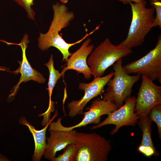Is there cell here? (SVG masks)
Instances as JSON below:
<instances>
[{
    "label": "cell",
    "instance_id": "obj_1",
    "mask_svg": "<svg viewBox=\"0 0 161 161\" xmlns=\"http://www.w3.org/2000/svg\"><path fill=\"white\" fill-rule=\"evenodd\" d=\"M52 7L54 12L53 19L48 31L44 34L39 33L38 40V47L43 51L48 50L52 47H55L63 55L62 61H65L72 54L69 52V48L80 43L94 31L87 33L82 39L75 43H67L59 33L62 29L69 25L75 18L74 13L69 11L68 7L63 3L57 2L53 4Z\"/></svg>",
    "mask_w": 161,
    "mask_h": 161
},
{
    "label": "cell",
    "instance_id": "obj_2",
    "mask_svg": "<svg viewBox=\"0 0 161 161\" xmlns=\"http://www.w3.org/2000/svg\"><path fill=\"white\" fill-rule=\"evenodd\" d=\"M132 18L126 38L118 45L130 49L140 46L153 27L155 11L147 8L145 0L139 3L129 2Z\"/></svg>",
    "mask_w": 161,
    "mask_h": 161
},
{
    "label": "cell",
    "instance_id": "obj_3",
    "mask_svg": "<svg viewBox=\"0 0 161 161\" xmlns=\"http://www.w3.org/2000/svg\"><path fill=\"white\" fill-rule=\"evenodd\" d=\"M132 52L131 49L115 45L106 38L92 52L87 61V64L94 78L100 77L109 67Z\"/></svg>",
    "mask_w": 161,
    "mask_h": 161
},
{
    "label": "cell",
    "instance_id": "obj_4",
    "mask_svg": "<svg viewBox=\"0 0 161 161\" xmlns=\"http://www.w3.org/2000/svg\"><path fill=\"white\" fill-rule=\"evenodd\" d=\"M76 161H107L112 148L110 141L95 133L76 132Z\"/></svg>",
    "mask_w": 161,
    "mask_h": 161
},
{
    "label": "cell",
    "instance_id": "obj_5",
    "mask_svg": "<svg viewBox=\"0 0 161 161\" xmlns=\"http://www.w3.org/2000/svg\"><path fill=\"white\" fill-rule=\"evenodd\" d=\"M122 58L113 64L114 78L107 83L108 87L103 94L102 100L113 102L118 108L122 105L125 99L131 96L132 88L139 80L141 75L137 74L130 75L123 69Z\"/></svg>",
    "mask_w": 161,
    "mask_h": 161
},
{
    "label": "cell",
    "instance_id": "obj_6",
    "mask_svg": "<svg viewBox=\"0 0 161 161\" xmlns=\"http://www.w3.org/2000/svg\"><path fill=\"white\" fill-rule=\"evenodd\" d=\"M154 48L140 58L122 67L128 74L136 73L145 77L153 81L161 83V35Z\"/></svg>",
    "mask_w": 161,
    "mask_h": 161
},
{
    "label": "cell",
    "instance_id": "obj_7",
    "mask_svg": "<svg viewBox=\"0 0 161 161\" xmlns=\"http://www.w3.org/2000/svg\"><path fill=\"white\" fill-rule=\"evenodd\" d=\"M87 112H83L84 117L82 121L76 125L71 127H65L61 124L62 118H58L56 122H52L49 125L51 129L62 131H68L82 126L85 127L89 124L97 125L101 122V117L108 114L118 109L113 102L102 99H96L87 108Z\"/></svg>",
    "mask_w": 161,
    "mask_h": 161
},
{
    "label": "cell",
    "instance_id": "obj_8",
    "mask_svg": "<svg viewBox=\"0 0 161 161\" xmlns=\"http://www.w3.org/2000/svg\"><path fill=\"white\" fill-rule=\"evenodd\" d=\"M136 100V98L134 96H131L126 99L123 105L115 111L109 113L105 120L98 124L93 126L90 129H96L106 125H114L115 127L111 132V134L113 135L123 126H135L140 117L136 114L134 111Z\"/></svg>",
    "mask_w": 161,
    "mask_h": 161
},
{
    "label": "cell",
    "instance_id": "obj_9",
    "mask_svg": "<svg viewBox=\"0 0 161 161\" xmlns=\"http://www.w3.org/2000/svg\"><path fill=\"white\" fill-rule=\"evenodd\" d=\"M114 74V72H112L104 76L94 78L90 83H80L78 89L84 91V95L80 100H72L68 103V116L72 118L78 115L82 114L83 109L87 103L103 92L105 86Z\"/></svg>",
    "mask_w": 161,
    "mask_h": 161
},
{
    "label": "cell",
    "instance_id": "obj_10",
    "mask_svg": "<svg viewBox=\"0 0 161 161\" xmlns=\"http://www.w3.org/2000/svg\"><path fill=\"white\" fill-rule=\"evenodd\" d=\"M141 77L142 83L134 109L136 114L140 117L148 114L153 107L161 103V86L145 76Z\"/></svg>",
    "mask_w": 161,
    "mask_h": 161
},
{
    "label": "cell",
    "instance_id": "obj_11",
    "mask_svg": "<svg viewBox=\"0 0 161 161\" xmlns=\"http://www.w3.org/2000/svg\"><path fill=\"white\" fill-rule=\"evenodd\" d=\"M91 42V39L88 38L83 42L80 47L72 53L70 58L65 61L67 63L62 67L63 68L61 72L63 77L66 71L72 69L78 73L82 74L86 79L90 78L91 71L87 64L86 60L88 56L92 53L94 48V45L90 44Z\"/></svg>",
    "mask_w": 161,
    "mask_h": 161
},
{
    "label": "cell",
    "instance_id": "obj_12",
    "mask_svg": "<svg viewBox=\"0 0 161 161\" xmlns=\"http://www.w3.org/2000/svg\"><path fill=\"white\" fill-rule=\"evenodd\" d=\"M29 42V36L27 34L24 35L19 43L14 44L6 42L7 44H16L20 46L22 52V60L18 61L20 65V66L13 72L15 74L20 73L21 76L18 82L14 87L13 90L10 95L9 97L13 96L16 94L20 84L23 82H26L32 80L40 83L45 82L46 79L43 75L32 68L27 58L26 50L28 47V44Z\"/></svg>",
    "mask_w": 161,
    "mask_h": 161
},
{
    "label": "cell",
    "instance_id": "obj_13",
    "mask_svg": "<svg viewBox=\"0 0 161 161\" xmlns=\"http://www.w3.org/2000/svg\"><path fill=\"white\" fill-rule=\"evenodd\" d=\"M50 136L47 138V143L43 156L45 158L54 161L56 152L69 144L75 143L76 131L74 129L62 131L48 129Z\"/></svg>",
    "mask_w": 161,
    "mask_h": 161
},
{
    "label": "cell",
    "instance_id": "obj_14",
    "mask_svg": "<svg viewBox=\"0 0 161 161\" xmlns=\"http://www.w3.org/2000/svg\"><path fill=\"white\" fill-rule=\"evenodd\" d=\"M58 115V112L57 109L52 118L43 129L40 130H36L33 126L28 122L25 117H21L20 119L19 123L28 127L34 138L35 149L32 157L33 161H39L41 160L46 146V130L50 123Z\"/></svg>",
    "mask_w": 161,
    "mask_h": 161
},
{
    "label": "cell",
    "instance_id": "obj_15",
    "mask_svg": "<svg viewBox=\"0 0 161 161\" xmlns=\"http://www.w3.org/2000/svg\"><path fill=\"white\" fill-rule=\"evenodd\" d=\"M152 121L148 114L140 117L138 121V125L142 132V138L137 151L146 157L154 154L156 149L151 138Z\"/></svg>",
    "mask_w": 161,
    "mask_h": 161
},
{
    "label": "cell",
    "instance_id": "obj_16",
    "mask_svg": "<svg viewBox=\"0 0 161 161\" xmlns=\"http://www.w3.org/2000/svg\"><path fill=\"white\" fill-rule=\"evenodd\" d=\"M48 68L49 71V77L48 84V88L47 89L48 91L49 96V104L51 105L52 103L51 100V96L53 88L56 83L58 80L61 77H63L61 73H60L58 70H56L54 66L53 56L51 54L48 62L45 64Z\"/></svg>",
    "mask_w": 161,
    "mask_h": 161
},
{
    "label": "cell",
    "instance_id": "obj_17",
    "mask_svg": "<svg viewBox=\"0 0 161 161\" xmlns=\"http://www.w3.org/2000/svg\"><path fill=\"white\" fill-rule=\"evenodd\" d=\"M78 151L75 143L69 144L63 149V153L55 157L54 161H76Z\"/></svg>",
    "mask_w": 161,
    "mask_h": 161
},
{
    "label": "cell",
    "instance_id": "obj_18",
    "mask_svg": "<svg viewBox=\"0 0 161 161\" xmlns=\"http://www.w3.org/2000/svg\"><path fill=\"white\" fill-rule=\"evenodd\" d=\"M148 116L152 121L157 124L159 138L161 139V103L153 107L150 110Z\"/></svg>",
    "mask_w": 161,
    "mask_h": 161
},
{
    "label": "cell",
    "instance_id": "obj_19",
    "mask_svg": "<svg viewBox=\"0 0 161 161\" xmlns=\"http://www.w3.org/2000/svg\"><path fill=\"white\" fill-rule=\"evenodd\" d=\"M18 5L24 8L27 15L30 19L35 20V13L32 7L34 0H13Z\"/></svg>",
    "mask_w": 161,
    "mask_h": 161
},
{
    "label": "cell",
    "instance_id": "obj_20",
    "mask_svg": "<svg viewBox=\"0 0 161 161\" xmlns=\"http://www.w3.org/2000/svg\"><path fill=\"white\" fill-rule=\"evenodd\" d=\"M150 4L156 12L153 27L159 26L161 28V1L159 0H149Z\"/></svg>",
    "mask_w": 161,
    "mask_h": 161
},
{
    "label": "cell",
    "instance_id": "obj_21",
    "mask_svg": "<svg viewBox=\"0 0 161 161\" xmlns=\"http://www.w3.org/2000/svg\"><path fill=\"white\" fill-rule=\"evenodd\" d=\"M122 2L124 4H129L130 2H133L134 3H139L145 0H118Z\"/></svg>",
    "mask_w": 161,
    "mask_h": 161
},
{
    "label": "cell",
    "instance_id": "obj_22",
    "mask_svg": "<svg viewBox=\"0 0 161 161\" xmlns=\"http://www.w3.org/2000/svg\"><path fill=\"white\" fill-rule=\"evenodd\" d=\"M8 159L5 157L0 154V161H8Z\"/></svg>",
    "mask_w": 161,
    "mask_h": 161
},
{
    "label": "cell",
    "instance_id": "obj_23",
    "mask_svg": "<svg viewBox=\"0 0 161 161\" xmlns=\"http://www.w3.org/2000/svg\"><path fill=\"white\" fill-rule=\"evenodd\" d=\"M63 4H66L67 3L68 1V0H59Z\"/></svg>",
    "mask_w": 161,
    "mask_h": 161
},
{
    "label": "cell",
    "instance_id": "obj_24",
    "mask_svg": "<svg viewBox=\"0 0 161 161\" xmlns=\"http://www.w3.org/2000/svg\"><path fill=\"white\" fill-rule=\"evenodd\" d=\"M4 69L3 67H0V70H5Z\"/></svg>",
    "mask_w": 161,
    "mask_h": 161
},
{
    "label": "cell",
    "instance_id": "obj_25",
    "mask_svg": "<svg viewBox=\"0 0 161 161\" xmlns=\"http://www.w3.org/2000/svg\"><path fill=\"white\" fill-rule=\"evenodd\" d=\"M159 0L161 1V0Z\"/></svg>",
    "mask_w": 161,
    "mask_h": 161
}]
</instances>
